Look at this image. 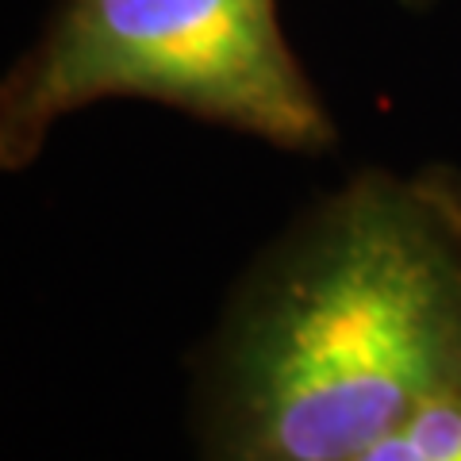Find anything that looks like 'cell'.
<instances>
[{"mask_svg":"<svg viewBox=\"0 0 461 461\" xmlns=\"http://www.w3.org/2000/svg\"><path fill=\"white\" fill-rule=\"evenodd\" d=\"M461 384V173L366 169L258 254L196 369L200 461H342Z\"/></svg>","mask_w":461,"mask_h":461,"instance_id":"6da1fadb","label":"cell"},{"mask_svg":"<svg viewBox=\"0 0 461 461\" xmlns=\"http://www.w3.org/2000/svg\"><path fill=\"white\" fill-rule=\"evenodd\" d=\"M108 96L154 100L281 150L335 142L277 0H62L0 89V166L23 169L62 115Z\"/></svg>","mask_w":461,"mask_h":461,"instance_id":"7a4b0ae2","label":"cell"},{"mask_svg":"<svg viewBox=\"0 0 461 461\" xmlns=\"http://www.w3.org/2000/svg\"><path fill=\"white\" fill-rule=\"evenodd\" d=\"M342 461H461V384L427 400L403 423Z\"/></svg>","mask_w":461,"mask_h":461,"instance_id":"3957f363","label":"cell"},{"mask_svg":"<svg viewBox=\"0 0 461 461\" xmlns=\"http://www.w3.org/2000/svg\"><path fill=\"white\" fill-rule=\"evenodd\" d=\"M408 5H420V0H408Z\"/></svg>","mask_w":461,"mask_h":461,"instance_id":"277c9868","label":"cell"}]
</instances>
